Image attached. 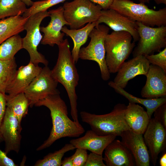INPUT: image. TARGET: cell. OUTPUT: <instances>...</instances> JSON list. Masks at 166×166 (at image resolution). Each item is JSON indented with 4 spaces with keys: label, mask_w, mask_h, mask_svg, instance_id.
<instances>
[{
    "label": "cell",
    "mask_w": 166,
    "mask_h": 166,
    "mask_svg": "<svg viewBox=\"0 0 166 166\" xmlns=\"http://www.w3.org/2000/svg\"><path fill=\"white\" fill-rule=\"evenodd\" d=\"M132 37L125 31H113L104 41L105 61L110 73H117L135 46Z\"/></svg>",
    "instance_id": "4"
},
{
    "label": "cell",
    "mask_w": 166,
    "mask_h": 166,
    "mask_svg": "<svg viewBox=\"0 0 166 166\" xmlns=\"http://www.w3.org/2000/svg\"><path fill=\"white\" fill-rule=\"evenodd\" d=\"M143 134L152 163L155 166L159 154L166 148V129L155 118H151Z\"/></svg>",
    "instance_id": "11"
},
{
    "label": "cell",
    "mask_w": 166,
    "mask_h": 166,
    "mask_svg": "<svg viewBox=\"0 0 166 166\" xmlns=\"http://www.w3.org/2000/svg\"><path fill=\"white\" fill-rule=\"evenodd\" d=\"M63 14L70 29H77L85 24L96 22L102 8L89 0H73L66 2L63 6Z\"/></svg>",
    "instance_id": "7"
},
{
    "label": "cell",
    "mask_w": 166,
    "mask_h": 166,
    "mask_svg": "<svg viewBox=\"0 0 166 166\" xmlns=\"http://www.w3.org/2000/svg\"><path fill=\"white\" fill-rule=\"evenodd\" d=\"M101 7L102 10L110 9V7L115 0H89Z\"/></svg>",
    "instance_id": "37"
},
{
    "label": "cell",
    "mask_w": 166,
    "mask_h": 166,
    "mask_svg": "<svg viewBox=\"0 0 166 166\" xmlns=\"http://www.w3.org/2000/svg\"><path fill=\"white\" fill-rule=\"evenodd\" d=\"M96 26V22H94L89 23L82 28L77 29H69L65 26L62 28L61 31L70 37L73 42L71 54L75 64L79 59V54L81 46L86 42L89 34Z\"/></svg>",
    "instance_id": "22"
},
{
    "label": "cell",
    "mask_w": 166,
    "mask_h": 166,
    "mask_svg": "<svg viewBox=\"0 0 166 166\" xmlns=\"http://www.w3.org/2000/svg\"><path fill=\"white\" fill-rule=\"evenodd\" d=\"M160 166H166V153H164L161 157L160 161Z\"/></svg>",
    "instance_id": "39"
},
{
    "label": "cell",
    "mask_w": 166,
    "mask_h": 166,
    "mask_svg": "<svg viewBox=\"0 0 166 166\" xmlns=\"http://www.w3.org/2000/svg\"><path fill=\"white\" fill-rule=\"evenodd\" d=\"M143 135L129 129L123 132L120 136L121 142L132 153L136 166H150V156Z\"/></svg>",
    "instance_id": "16"
},
{
    "label": "cell",
    "mask_w": 166,
    "mask_h": 166,
    "mask_svg": "<svg viewBox=\"0 0 166 166\" xmlns=\"http://www.w3.org/2000/svg\"><path fill=\"white\" fill-rule=\"evenodd\" d=\"M58 83L48 66L42 68L24 92L29 101L30 107H32L39 101L49 95L60 93L57 89Z\"/></svg>",
    "instance_id": "10"
},
{
    "label": "cell",
    "mask_w": 166,
    "mask_h": 166,
    "mask_svg": "<svg viewBox=\"0 0 166 166\" xmlns=\"http://www.w3.org/2000/svg\"><path fill=\"white\" fill-rule=\"evenodd\" d=\"M57 46L58 58L51 70L52 75L65 89L69 100L71 115L74 121L79 123L76 88L78 84L79 75L72 56L68 39L64 40Z\"/></svg>",
    "instance_id": "2"
},
{
    "label": "cell",
    "mask_w": 166,
    "mask_h": 166,
    "mask_svg": "<svg viewBox=\"0 0 166 166\" xmlns=\"http://www.w3.org/2000/svg\"><path fill=\"white\" fill-rule=\"evenodd\" d=\"M101 23L105 24L113 31L128 32L132 35L133 42L135 43L139 39L136 22L113 9L110 8L101 10V15L96 22V26Z\"/></svg>",
    "instance_id": "14"
},
{
    "label": "cell",
    "mask_w": 166,
    "mask_h": 166,
    "mask_svg": "<svg viewBox=\"0 0 166 166\" xmlns=\"http://www.w3.org/2000/svg\"><path fill=\"white\" fill-rule=\"evenodd\" d=\"M62 166H73L72 156L65 157L61 161Z\"/></svg>",
    "instance_id": "38"
},
{
    "label": "cell",
    "mask_w": 166,
    "mask_h": 166,
    "mask_svg": "<svg viewBox=\"0 0 166 166\" xmlns=\"http://www.w3.org/2000/svg\"><path fill=\"white\" fill-rule=\"evenodd\" d=\"M110 8L147 26H166V7L155 10L144 3H137L131 0H115Z\"/></svg>",
    "instance_id": "5"
},
{
    "label": "cell",
    "mask_w": 166,
    "mask_h": 166,
    "mask_svg": "<svg viewBox=\"0 0 166 166\" xmlns=\"http://www.w3.org/2000/svg\"><path fill=\"white\" fill-rule=\"evenodd\" d=\"M116 137L113 135H99L91 130L87 131L83 136L71 140L70 143L76 148L84 149L102 155L106 147Z\"/></svg>",
    "instance_id": "20"
},
{
    "label": "cell",
    "mask_w": 166,
    "mask_h": 166,
    "mask_svg": "<svg viewBox=\"0 0 166 166\" xmlns=\"http://www.w3.org/2000/svg\"><path fill=\"white\" fill-rule=\"evenodd\" d=\"M103 160L107 166H134V158L121 141L115 139L104 150Z\"/></svg>",
    "instance_id": "19"
},
{
    "label": "cell",
    "mask_w": 166,
    "mask_h": 166,
    "mask_svg": "<svg viewBox=\"0 0 166 166\" xmlns=\"http://www.w3.org/2000/svg\"><path fill=\"white\" fill-rule=\"evenodd\" d=\"M24 4L27 6H31L33 4L34 2L32 0H21Z\"/></svg>",
    "instance_id": "40"
},
{
    "label": "cell",
    "mask_w": 166,
    "mask_h": 166,
    "mask_svg": "<svg viewBox=\"0 0 166 166\" xmlns=\"http://www.w3.org/2000/svg\"><path fill=\"white\" fill-rule=\"evenodd\" d=\"M154 113V118L160 121L166 129V103L158 107Z\"/></svg>",
    "instance_id": "34"
},
{
    "label": "cell",
    "mask_w": 166,
    "mask_h": 166,
    "mask_svg": "<svg viewBox=\"0 0 166 166\" xmlns=\"http://www.w3.org/2000/svg\"><path fill=\"white\" fill-rule=\"evenodd\" d=\"M6 107L21 124L22 119L28 113L29 101L24 93L10 96L6 94Z\"/></svg>",
    "instance_id": "25"
},
{
    "label": "cell",
    "mask_w": 166,
    "mask_h": 166,
    "mask_svg": "<svg viewBox=\"0 0 166 166\" xmlns=\"http://www.w3.org/2000/svg\"><path fill=\"white\" fill-rule=\"evenodd\" d=\"M22 130L21 124L6 107L0 128V133L5 143V152L6 154L12 151L19 152L22 138Z\"/></svg>",
    "instance_id": "12"
},
{
    "label": "cell",
    "mask_w": 166,
    "mask_h": 166,
    "mask_svg": "<svg viewBox=\"0 0 166 166\" xmlns=\"http://www.w3.org/2000/svg\"><path fill=\"white\" fill-rule=\"evenodd\" d=\"M88 155L87 150L76 148L75 153L71 156L73 166H85Z\"/></svg>",
    "instance_id": "32"
},
{
    "label": "cell",
    "mask_w": 166,
    "mask_h": 166,
    "mask_svg": "<svg viewBox=\"0 0 166 166\" xmlns=\"http://www.w3.org/2000/svg\"><path fill=\"white\" fill-rule=\"evenodd\" d=\"M150 64L144 56L140 55L133 57L124 61L119 69L114 78L113 82L121 88L124 89L128 81L140 75L146 76Z\"/></svg>",
    "instance_id": "15"
},
{
    "label": "cell",
    "mask_w": 166,
    "mask_h": 166,
    "mask_svg": "<svg viewBox=\"0 0 166 166\" xmlns=\"http://www.w3.org/2000/svg\"><path fill=\"white\" fill-rule=\"evenodd\" d=\"M48 16L49 14L47 10L38 12L29 16L25 25L26 34L22 38L23 48L29 53L30 62L35 64L41 63L48 66L49 64L45 56L37 50L43 37L40 33V25L43 20Z\"/></svg>",
    "instance_id": "9"
},
{
    "label": "cell",
    "mask_w": 166,
    "mask_h": 166,
    "mask_svg": "<svg viewBox=\"0 0 166 166\" xmlns=\"http://www.w3.org/2000/svg\"><path fill=\"white\" fill-rule=\"evenodd\" d=\"M42 68L29 62L17 69L14 76L7 88L6 93L13 96L24 91L34 79L40 73Z\"/></svg>",
    "instance_id": "18"
},
{
    "label": "cell",
    "mask_w": 166,
    "mask_h": 166,
    "mask_svg": "<svg viewBox=\"0 0 166 166\" xmlns=\"http://www.w3.org/2000/svg\"><path fill=\"white\" fill-rule=\"evenodd\" d=\"M108 85L113 88L117 93L127 99L129 102L138 103L144 106L147 109L146 112L150 119L152 116L156 109L159 106L166 103V97L154 98H141L132 95L115 84L113 81L108 82Z\"/></svg>",
    "instance_id": "23"
},
{
    "label": "cell",
    "mask_w": 166,
    "mask_h": 166,
    "mask_svg": "<svg viewBox=\"0 0 166 166\" xmlns=\"http://www.w3.org/2000/svg\"><path fill=\"white\" fill-rule=\"evenodd\" d=\"M85 166H106L103 162L102 155L91 152L88 155Z\"/></svg>",
    "instance_id": "33"
},
{
    "label": "cell",
    "mask_w": 166,
    "mask_h": 166,
    "mask_svg": "<svg viewBox=\"0 0 166 166\" xmlns=\"http://www.w3.org/2000/svg\"><path fill=\"white\" fill-rule=\"evenodd\" d=\"M23 49L22 38L18 35H14L0 44V60H9Z\"/></svg>",
    "instance_id": "27"
},
{
    "label": "cell",
    "mask_w": 166,
    "mask_h": 166,
    "mask_svg": "<svg viewBox=\"0 0 166 166\" xmlns=\"http://www.w3.org/2000/svg\"><path fill=\"white\" fill-rule=\"evenodd\" d=\"M147 79L140 94L146 98L166 97V73L158 66L150 64Z\"/></svg>",
    "instance_id": "17"
},
{
    "label": "cell",
    "mask_w": 166,
    "mask_h": 166,
    "mask_svg": "<svg viewBox=\"0 0 166 166\" xmlns=\"http://www.w3.org/2000/svg\"><path fill=\"white\" fill-rule=\"evenodd\" d=\"M27 9L21 0H0V19L22 15Z\"/></svg>",
    "instance_id": "28"
},
{
    "label": "cell",
    "mask_w": 166,
    "mask_h": 166,
    "mask_svg": "<svg viewBox=\"0 0 166 166\" xmlns=\"http://www.w3.org/2000/svg\"><path fill=\"white\" fill-rule=\"evenodd\" d=\"M66 0H42L34 2L32 5L27 9L22 16L24 17H29L38 12L46 10L49 8Z\"/></svg>",
    "instance_id": "30"
},
{
    "label": "cell",
    "mask_w": 166,
    "mask_h": 166,
    "mask_svg": "<svg viewBox=\"0 0 166 166\" xmlns=\"http://www.w3.org/2000/svg\"><path fill=\"white\" fill-rule=\"evenodd\" d=\"M35 106H44L50 110L52 127L48 139L36 149L39 151L49 147L57 140L63 137H77L85 132L79 123L68 117L67 105L60 93L50 95L39 101Z\"/></svg>",
    "instance_id": "1"
},
{
    "label": "cell",
    "mask_w": 166,
    "mask_h": 166,
    "mask_svg": "<svg viewBox=\"0 0 166 166\" xmlns=\"http://www.w3.org/2000/svg\"><path fill=\"white\" fill-rule=\"evenodd\" d=\"M157 4H164L166 5V0H154Z\"/></svg>",
    "instance_id": "41"
},
{
    "label": "cell",
    "mask_w": 166,
    "mask_h": 166,
    "mask_svg": "<svg viewBox=\"0 0 166 166\" xmlns=\"http://www.w3.org/2000/svg\"><path fill=\"white\" fill-rule=\"evenodd\" d=\"M64 8L61 6L49 11L50 21L48 25L40 27V30L44 33L41 43L43 45L53 46L58 45L64 40L65 34L61 32L63 26H69L64 15Z\"/></svg>",
    "instance_id": "13"
},
{
    "label": "cell",
    "mask_w": 166,
    "mask_h": 166,
    "mask_svg": "<svg viewBox=\"0 0 166 166\" xmlns=\"http://www.w3.org/2000/svg\"><path fill=\"white\" fill-rule=\"evenodd\" d=\"M140 2L144 3H149L152 0H139Z\"/></svg>",
    "instance_id": "42"
},
{
    "label": "cell",
    "mask_w": 166,
    "mask_h": 166,
    "mask_svg": "<svg viewBox=\"0 0 166 166\" xmlns=\"http://www.w3.org/2000/svg\"><path fill=\"white\" fill-rule=\"evenodd\" d=\"M13 160L9 158L5 152L0 149V166H17Z\"/></svg>",
    "instance_id": "36"
},
{
    "label": "cell",
    "mask_w": 166,
    "mask_h": 166,
    "mask_svg": "<svg viewBox=\"0 0 166 166\" xmlns=\"http://www.w3.org/2000/svg\"><path fill=\"white\" fill-rule=\"evenodd\" d=\"M150 64L158 66L166 73V47L156 54L145 56Z\"/></svg>",
    "instance_id": "31"
},
{
    "label": "cell",
    "mask_w": 166,
    "mask_h": 166,
    "mask_svg": "<svg viewBox=\"0 0 166 166\" xmlns=\"http://www.w3.org/2000/svg\"><path fill=\"white\" fill-rule=\"evenodd\" d=\"M29 17L18 15L0 19V44L9 38L25 30V25Z\"/></svg>",
    "instance_id": "24"
},
{
    "label": "cell",
    "mask_w": 166,
    "mask_h": 166,
    "mask_svg": "<svg viewBox=\"0 0 166 166\" xmlns=\"http://www.w3.org/2000/svg\"><path fill=\"white\" fill-rule=\"evenodd\" d=\"M109 28L103 24H99L93 29L89 37L91 38L88 45L81 48L79 58L83 60H91L96 62L99 67L101 76L104 81L110 78V73L105 61V51L104 41L109 33Z\"/></svg>",
    "instance_id": "6"
},
{
    "label": "cell",
    "mask_w": 166,
    "mask_h": 166,
    "mask_svg": "<svg viewBox=\"0 0 166 166\" xmlns=\"http://www.w3.org/2000/svg\"><path fill=\"white\" fill-rule=\"evenodd\" d=\"M17 70L15 57L9 60H0V92L6 94Z\"/></svg>",
    "instance_id": "26"
},
{
    "label": "cell",
    "mask_w": 166,
    "mask_h": 166,
    "mask_svg": "<svg viewBox=\"0 0 166 166\" xmlns=\"http://www.w3.org/2000/svg\"><path fill=\"white\" fill-rule=\"evenodd\" d=\"M126 107L124 104L119 103L110 112L105 114L97 115L84 111L80 114L82 121L88 124L97 135L120 136L123 132L130 129L124 118Z\"/></svg>",
    "instance_id": "3"
},
{
    "label": "cell",
    "mask_w": 166,
    "mask_h": 166,
    "mask_svg": "<svg viewBox=\"0 0 166 166\" xmlns=\"http://www.w3.org/2000/svg\"><path fill=\"white\" fill-rule=\"evenodd\" d=\"M139 39L132 51L133 57L146 56L166 47V26L152 27L136 22Z\"/></svg>",
    "instance_id": "8"
},
{
    "label": "cell",
    "mask_w": 166,
    "mask_h": 166,
    "mask_svg": "<svg viewBox=\"0 0 166 166\" xmlns=\"http://www.w3.org/2000/svg\"><path fill=\"white\" fill-rule=\"evenodd\" d=\"M6 94L0 92V128L6 108ZM3 141L0 132V143Z\"/></svg>",
    "instance_id": "35"
},
{
    "label": "cell",
    "mask_w": 166,
    "mask_h": 166,
    "mask_svg": "<svg viewBox=\"0 0 166 166\" xmlns=\"http://www.w3.org/2000/svg\"><path fill=\"white\" fill-rule=\"evenodd\" d=\"M75 148H76L71 144H66L60 149L53 153H50L44 156L43 159L38 160L34 166H61L62 159L65 154Z\"/></svg>",
    "instance_id": "29"
},
{
    "label": "cell",
    "mask_w": 166,
    "mask_h": 166,
    "mask_svg": "<svg viewBox=\"0 0 166 166\" xmlns=\"http://www.w3.org/2000/svg\"><path fill=\"white\" fill-rule=\"evenodd\" d=\"M124 118L130 130L143 134L150 120L146 111L142 107L131 102L127 106Z\"/></svg>",
    "instance_id": "21"
}]
</instances>
